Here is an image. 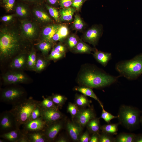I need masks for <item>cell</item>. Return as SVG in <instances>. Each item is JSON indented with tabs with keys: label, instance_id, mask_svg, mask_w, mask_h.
Listing matches in <instances>:
<instances>
[{
	"label": "cell",
	"instance_id": "1",
	"mask_svg": "<svg viewBox=\"0 0 142 142\" xmlns=\"http://www.w3.org/2000/svg\"><path fill=\"white\" fill-rule=\"evenodd\" d=\"M120 77L111 75L94 65L88 64L81 69L77 80L82 86L99 88L114 84Z\"/></svg>",
	"mask_w": 142,
	"mask_h": 142
},
{
	"label": "cell",
	"instance_id": "2",
	"mask_svg": "<svg viewBox=\"0 0 142 142\" xmlns=\"http://www.w3.org/2000/svg\"><path fill=\"white\" fill-rule=\"evenodd\" d=\"M22 45L20 36L15 29L7 27L1 31L0 55L1 59L12 57L20 50Z\"/></svg>",
	"mask_w": 142,
	"mask_h": 142
},
{
	"label": "cell",
	"instance_id": "3",
	"mask_svg": "<svg viewBox=\"0 0 142 142\" xmlns=\"http://www.w3.org/2000/svg\"><path fill=\"white\" fill-rule=\"evenodd\" d=\"M115 69L120 76L130 80L137 79L142 74V53L130 60L119 61Z\"/></svg>",
	"mask_w": 142,
	"mask_h": 142
},
{
	"label": "cell",
	"instance_id": "4",
	"mask_svg": "<svg viewBox=\"0 0 142 142\" xmlns=\"http://www.w3.org/2000/svg\"><path fill=\"white\" fill-rule=\"evenodd\" d=\"M40 102L30 97L12 106L9 111L14 115L19 128L21 125L29 121L33 111Z\"/></svg>",
	"mask_w": 142,
	"mask_h": 142
},
{
	"label": "cell",
	"instance_id": "5",
	"mask_svg": "<svg viewBox=\"0 0 142 142\" xmlns=\"http://www.w3.org/2000/svg\"><path fill=\"white\" fill-rule=\"evenodd\" d=\"M141 113L136 108L122 105L119 109L117 118L119 124L128 129L132 130L139 124Z\"/></svg>",
	"mask_w": 142,
	"mask_h": 142
},
{
	"label": "cell",
	"instance_id": "6",
	"mask_svg": "<svg viewBox=\"0 0 142 142\" xmlns=\"http://www.w3.org/2000/svg\"><path fill=\"white\" fill-rule=\"evenodd\" d=\"M27 98L25 91L17 87H12L3 90L0 96V101L12 106L22 102Z\"/></svg>",
	"mask_w": 142,
	"mask_h": 142
},
{
	"label": "cell",
	"instance_id": "7",
	"mask_svg": "<svg viewBox=\"0 0 142 142\" xmlns=\"http://www.w3.org/2000/svg\"><path fill=\"white\" fill-rule=\"evenodd\" d=\"M20 128L17 125L15 118L9 111L3 112L0 115V134L15 129Z\"/></svg>",
	"mask_w": 142,
	"mask_h": 142
},
{
	"label": "cell",
	"instance_id": "8",
	"mask_svg": "<svg viewBox=\"0 0 142 142\" xmlns=\"http://www.w3.org/2000/svg\"><path fill=\"white\" fill-rule=\"evenodd\" d=\"M102 27L100 25L93 26L84 34L82 37L83 40L95 47L102 35Z\"/></svg>",
	"mask_w": 142,
	"mask_h": 142
},
{
	"label": "cell",
	"instance_id": "9",
	"mask_svg": "<svg viewBox=\"0 0 142 142\" xmlns=\"http://www.w3.org/2000/svg\"><path fill=\"white\" fill-rule=\"evenodd\" d=\"M58 108L46 109L41 108L42 117L46 122L47 126L62 118L63 114Z\"/></svg>",
	"mask_w": 142,
	"mask_h": 142
},
{
	"label": "cell",
	"instance_id": "10",
	"mask_svg": "<svg viewBox=\"0 0 142 142\" xmlns=\"http://www.w3.org/2000/svg\"><path fill=\"white\" fill-rule=\"evenodd\" d=\"M95 117L96 114L93 109L91 108L83 109L80 110L75 117V122L83 127Z\"/></svg>",
	"mask_w": 142,
	"mask_h": 142
},
{
	"label": "cell",
	"instance_id": "11",
	"mask_svg": "<svg viewBox=\"0 0 142 142\" xmlns=\"http://www.w3.org/2000/svg\"><path fill=\"white\" fill-rule=\"evenodd\" d=\"M47 126L42 117L36 119L29 121L23 125L22 130L24 132L44 130Z\"/></svg>",
	"mask_w": 142,
	"mask_h": 142
},
{
	"label": "cell",
	"instance_id": "12",
	"mask_svg": "<svg viewBox=\"0 0 142 142\" xmlns=\"http://www.w3.org/2000/svg\"><path fill=\"white\" fill-rule=\"evenodd\" d=\"M22 34L26 38L33 39L37 35L38 29L35 23L28 20H23L21 22Z\"/></svg>",
	"mask_w": 142,
	"mask_h": 142
},
{
	"label": "cell",
	"instance_id": "13",
	"mask_svg": "<svg viewBox=\"0 0 142 142\" xmlns=\"http://www.w3.org/2000/svg\"><path fill=\"white\" fill-rule=\"evenodd\" d=\"M60 120L47 126L44 130L48 142L54 141L62 128L63 123Z\"/></svg>",
	"mask_w": 142,
	"mask_h": 142
},
{
	"label": "cell",
	"instance_id": "14",
	"mask_svg": "<svg viewBox=\"0 0 142 142\" xmlns=\"http://www.w3.org/2000/svg\"><path fill=\"white\" fill-rule=\"evenodd\" d=\"M67 128L70 137L74 141L79 140L82 131V127L75 122L68 121Z\"/></svg>",
	"mask_w": 142,
	"mask_h": 142
},
{
	"label": "cell",
	"instance_id": "15",
	"mask_svg": "<svg viewBox=\"0 0 142 142\" xmlns=\"http://www.w3.org/2000/svg\"><path fill=\"white\" fill-rule=\"evenodd\" d=\"M3 79L5 83L9 84L23 83L27 80L23 74L17 72L8 73L3 77Z\"/></svg>",
	"mask_w": 142,
	"mask_h": 142
},
{
	"label": "cell",
	"instance_id": "16",
	"mask_svg": "<svg viewBox=\"0 0 142 142\" xmlns=\"http://www.w3.org/2000/svg\"><path fill=\"white\" fill-rule=\"evenodd\" d=\"M93 55L96 60L104 67L106 66L112 58L111 53L99 51L96 49L94 51Z\"/></svg>",
	"mask_w": 142,
	"mask_h": 142
},
{
	"label": "cell",
	"instance_id": "17",
	"mask_svg": "<svg viewBox=\"0 0 142 142\" xmlns=\"http://www.w3.org/2000/svg\"><path fill=\"white\" fill-rule=\"evenodd\" d=\"M61 25L54 24L48 25L43 29L42 35L43 40L50 41Z\"/></svg>",
	"mask_w": 142,
	"mask_h": 142
},
{
	"label": "cell",
	"instance_id": "18",
	"mask_svg": "<svg viewBox=\"0 0 142 142\" xmlns=\"http://www.w3.org/2000/svg\"><path fill=\"white\" fill-rule=\"evenodd\" d=\"M23 134L22 130L18 128L0 134V137L10 142H18Z\"/></svg>",
	"mask_w": 142,
	"mask_h": 142
},
{
	"label": "cell",
	"instance_id": "19",
	"mask_svg": "<svg viewBox=\"0 0 142 142\" xmlns=\"http://www.w3.org/2000/svg\"><path fill=\"white\" fill-rule=\"evenodd\" d=\"M24 132L27 136L29 142H48L44 130Z\"/></svg>",
	"mask_w": 142,
	"mask_h": 142
},
{
	"label": "cell",
	"instance_id": "20",
	"mask_svg": "<svg viewBox=\"0 0 142 142\" xmlns=\"http://www.w3.org/2000/svg\"><path fill=\"white\" fill-rule=\"evenodd\" d=\"M69 33L68 27L65 25H61L52 38L51 41L53 42L57 41H63L68 36Z\"/></svg>",
	"mask_w": 142,
	"mask_h": 142
},
{
	"label": "cell",
	"instance_id": "21",
	"mask_svg": "<svg viewBox=\"0 0 142 142\" xmlns=\"http://www.w3.org/2000/svg\"><path fill=\"white\" fill-rule=\"evenodd\" d=\"M96 49L93 48L80 39L75 48L72 52L75 53L90 54Z\"/></svg>",
	"mask_w": 142,
	"mask_h": 142
},
{
	"label": "cell",
	"instance_id": "22",
	"mask_svg": "<svg viewBox=\"0 0 142 142\" xmlns=\"http://www.w3.org/2000/svg\"><path fill=\"white\" fill-rule=\"evenodd\" d=\"M76 10L71 7L62 8L59 11L60 20L61 22H68L72 20L73 16Z\"/></svg>",
	"mask_w": 142,
	"mask_h": 142
},
{
	"label": "cell",
	"instance_id": "23",
	"mask_svg": "<svg viewBox=\"0 0 142 142\" xmlns=\"http://www.w3.org/2000/svg\"><path fill=\"white\" fill-rule=\"evenodd\" d=\"M74 90L79 92L83 94L86 96L91 97L97 101L101 105L102 103L99 100L97 95L95 94L92 88L89 87L82 86L77 87L74 88Z\"/></svg>",
	"mask_w": 142,
	"mask_h": 142
},
{
	"label": "cell",
	"instance_id": "24",
	"mask_svg": "<svg viewBox=\"0 0 142 142\" xmlns=\"http://www.w3.org/2000/svg\"><path fill=\"white\" fill-rule=\"evenodd\" d=\"M33 12L36 17L41 22L47 23L52 21L49 16L41 8H36L34 9Z\"/></svg>",
	"mask_w": 142,
	"mask_h": 142
},
{
	"label": "cell",
	"instance_id": "25",
	"mask_svg": "<svg viewBox=\"0 0 142 142\" xmlns=\"http://www.w3.org/2000/svg\"><path fill=\"white\" fill-rule=\"evenodd\" d=\"M80 39L76 34H72L68 35L65 39L64 44L67 49L72 52L74 49Z\"/></svg>",
	"mask_w": 142,
	"mask_h": 142
},
{
	"label": "cell",
	"instance_id": "26",
	"mask_svg": "<svg viewBox=\"0 0 142 142\" xmlns=\"http://www.w3.org/2000/svg\"><path fill=\"white\" fill-rule=\"evenodd\" d=\"M118 123L104 125L101 126L102 133L111 135H116L118 131Z\"/></svg>",
	"mask_w": 142,
	"mask_h": 142
},
{
	"label": "cell",
	"instance_id": "27",
	"mask_svg": "<svg viewBox=\"0 0 142 142\" xmlns=\"http://www.w3.org/2000/svg\"><path fill=\"white\" fill-rule=\"evenodd\" d=\"M135 135L133 133H120L115 138V142H134Z\"/></svg>",
	"mask_w": 142,
	"mask_h": 142
},
{
	"label": "cell",
	"instance_id": "28",
	"mask_svg": "<svg viewBox=\"0 0 142 142\" xmlns=\"http://www.w3.org/2000/svg\"><path fill=\"white\" fill-rule=\"evenodd\" d=\"M86 126L88 130L91 133H99L100 129L99 118L96 117L91 120Z\"/></svg>",
	"mask_w": 142,
	"mask_h": 142
},
{
	"label": "cell",
	"instance_id": "29",
	"mask_svg": "<svg viewBox=\"0 0 142 142\" xmlns=\"http://www.w3.org/2000/svg\"><path fill=\"white\" fill-rule=\"evenodd\" d=\"M15 10L16 14L21 17H26L29 14V10L27 6L22 3H18L16 5Z\"/></svg>",
	"mask_w": 142,
	"mask_h": 142
},
{
	"label": "cell",
	"instance_id": "30",
	"mask_svg": "<svg viewBox=\"0 0 142 142\" xmlns=\"http://www.w3.org/2000/svg\"><path fill=\"white\" fill-rule=\"evenodd\" d=\"M75 104L78 106L84 107L89 106L91 101L83 94H77L75 98Z\"/></svg>",
	"mask_w": 142,
	"mask_h": 142
},
{
	"label": "cell",
	"instance_id": "31",
	"mask_svg": "<svg viewBox=\"0 0 142 142\" xmlns=\"http://www.w3.org/2000/svg\"><path fill=\"white\" fill-rule=\"evenodd\" d=\"M53 44L51 41L43 40L38 44V47L43 54L47 55L53 47Z\"/></svg>",
	"mask_w": 142,
	"mask_h": 142
},
{
	"label": "cell",
	"instance_id": "32",
	"mask_svg": "<svg viewBox=\"0 0 142 142\" xmlns=\"http://www.w3.org/2000/svg\"><path fill=\"white\" fill-rule=\"evenodd\" d=\"M50 97L54 103L58 108L61 107L67 99L65 97L59 94H54Z\"/></svg>",
	"mask_w": 142,
	"mask_h": 142
},
{
	"label": "cell",
	"instance_id": "33",
	"mask_svg": "<svg viewBox=\"0 0 142 142\" xmlns=\"http://www.w3.org/2000/svg\"><path fill=\"white\" fill-rule=\"evenodd\" d=\"M25 60V56L23 55H20L13 60L11 64V66L15 68H20L24 65Z\"/></svg>",
	"mask_w": 142,
	"mask_h": 142
},
{
	"label": "cell",
	"instance_id": "34",
	"mask_svg": "<svg viewBox=\"0 0 142 142\" xmlns=\"http://www.w3.org/2000/svg\"><path fill=\"white\" fill-rule=\"evenodd\" d=\"M39 105L41 108H58L53 101L50 97L44 98L42 101H40Z\"/></svg>",
	"mask_w": 142,
	"mask_h": 142
},
{
	"label": "cell",
	"instance_id": "35",
	"mask_svg": "<svg viewBox=\"0 0 142 142\" xmlns=\"http://www.w3.org/2000/svg\"><path fill=\"white\" fill-rule=\"evenodd\" d=\"M73 25V28L77 31H81L84 28V24L79 15H75Z\"/></svg>",
	"mask_w": 142,
	"mask_h": 142
},
{
	"label": "cell",
	"instance_id": "36",
	"mask_svg": "<svg viewBox=\"0 0 142 142\" xmlns=\"http://www.w3.org/2000/svg\"><path fill=\"white\" fill-rule=\"evenodd\" d=\"M45 6L48 10L50 15L56 22H59L60 21V14L59 12L55 8L47 4H45Z\"/></svg>",
	"mask_w": 142,
	"mask_h": 142
},
{
	"label": "cell",
	"instance_id": "37",
	"mask_svg": "<svg viewBox=\"0 0 142 142\" xmlns=\"http://www.w3.org/2000/svg\"><path fill=\"white\" fill-rule=\"evenodd\" d=\"M67 111L71 114L73 120L78 113L80 110L75 103H69L67 107Z\"/></svg>",
	"mask_w": 142,
	"mask_h": 142
},
{
	"label": "cell",
	"instance_id": "38",
	"mask_svg": "<svg viewBox=\"0 0 142 142\" xmlns=\"http://www.w3.org/2000/svg\"><path fill=\"white\" fill-rule=\"evenodd\" d=\"M100 105L102 109V112L100 118L103 119L106 122L109 123L112 119L117 118V116L113 115L105 110L103 104Z\"/></svg>",
	"mask_w": 142,
	"mask_h": 142
},
{
	"label": "cell",
	"instance_id": "39",
	"mask_svg": "<svg viewBox=\"0 0 142 142\" xmlns=\"http://www.w3.org/2000/svg\"><path fill=\"white\" fill-rule=\"evenodd\" d=\"M66 54L57 51L52 48L48 59L49 60H57L64 57Z\"/></svg>",
	"mask_w": 142,
	"mask_h": 142
},
{
	"label": "cell",
	"instance_id": "40",
	"mask_svg": "<svg viewBox=\"0 0 142 142\" xmlns=\"http://www.w3.org/2000/svg\"><path fill=\"white\" fill-rule=\"evenodd\" d=\"M41 116V108L39 104L35 108L33 111L29 121L36 119Z\"/></svg>",
	"mask_w": 142,
	"mask_h": 142
},
{
	"label": "cell",
	"instance_id": "41",
	"mask_svg": "<svg viewBox=\"0 0 142 142\" xmlns=\"http://www.w3.org/2000/svg\"><path fill=\"white\" fill-rule=\"evenodd\" d=\"M102 133L100 135L99 142H115V138L113 135Z\"/></svg>",
	"mask_w": 142,
	"mask_h": 142
},
{
	"label": "cell",
	"instance_id": "42",
	"mask_svg": "<svg viewBox=\"0 0 142 142\" xmlns=\"http://www.w3.org/2000/svg\"><path fill=\"white\" fill-rule=\"evenodd\" d=\"M47 62L41 59L38 58L36 61L35 66L36 69L39 71L43 69L46 66Z\"/></svg>",
	"mask_w": 142,
	"mask_h": 142
},
{
	"label": "cell",
	"instance_id": "43",
	"mask_svg": "<svg viewBox=\"0 0 142 142\" xmlns=\"http://www.w3.org/2000/svg\"><path fill=\"white\" fill-rule=\"evenodd\" d=\"M86 0H72L71 7L74 8L76 11H79L81 9L84 2Z\"/></svg>",
	"mask_w": 142,
	"mask_h": 142
},
{
	"label": "cell",
	"instance_id": "44",
	"mask_svg": "<svg viewBox=\"0 0 142 142\" xmlns=\"http://www.w3.org/2000/svg\"><path fill=\"white\" fill-rule=\"evenodd\" d=\"M58 2L61 8H65L71 7L72 0H58Z\"/></svg>",
	"mask_w": 142,
	"mask_h": 142
},
{
	"label": "cell",
	"instance_id": "45",
	"mask_svg": "<svg viewBox=\"0 0 142 142\" xmlns=\"http://www.w3.org/2000/svg\"><path fill=\"white\" fill-rule=\"evenodd\" d=\"M15 0H8L5 3L4 7L8 11L12 10L14 6Z\"/></svg>",
	"mask_w": 142,
	"mask_h": 142
},
{
	"label": "cell",
	"instance_id": "46",
	"mask_svg": "<svg viewBox=\"0 0 142 142\" xmlns=\"http://www.w3.org/2000/svg\"><path fill=\"white\" fill-rule=\"evenodd\" d=\"M90 138L89 134L87 131L80 136L79 141L80 142H88L89 141Z\"/></svg>",
	"mask_w": 142,
	"mask_h": 142
},
{
	"label": "cell",
	"instance_id": "47",
	"mask_svg": "<svg viewBox=\"0 0 142 142\" xmlns=\"http://www.w3.org/2000/svg\"><path fill=\"white\" fill-rule=\"evenodd\" d=\"M100 135L99 133H93L89 142H99Z\"/></svg>",
	"mask_w": 142,
	"mask_h": 142
},
{
	"label": "cell",
	"instance_id": "48",
	"mask_svg": "<svg viewBox=\"0 0 142 142\" xmlns=\"http://www.w3.org/2000/svg\"><path fill=\"white\" fill-rule=\"evenodd\" d=\"M18 142H29L27 136L24 132Z\"/></svg>",
	"mask_w": 142,
	"mask_h": 142
},
{
	"label": "cell",
	"instance_id": "49",
	"mask_svg": "<svg viewBox=\"0 0 142 142\" xmlns=\"http://www.w3.org/2000/svg\"><path fill=\"white\" fill-rule=\"evenodd\" d=\"M13 16L12 15L4 16L2 17L1 20L4 22L8 21L12 19Z\"/></svg>",
	"mask_w": 142,
	"mask_h": 142
},
{
	"label": "cell",
	"instance_id": "50",
	"mask_svg": "<svg viewBox=\"0 0 142 142\" xmlns=\"http://www.w3.org/2000/svg\"><path fill=\"white\" fill-rule=\"evenodd\" d=\"M27 63L29 66L31 68H33L35 67L33 62L31 58L30 54L28 56L27 59Z\"/></svg>",
	"mask_w": 142,
	"mask_h": 142
},
{
	"label": "cell",
	"instance_id": "51",
	"mask_svg": "<svg viewBox=\"0 0 142 142\" xmlns=\"http://www.w3.org/2000/svg\"><path fill=\"white\" fill-rule=\"evenodd\" d=\"M134 142H142V134H135Z\"/></svg>",
	"mask_w": 142,
	"mask_h": 142
},
{
	"label": "cell",
	"instance_id": "52",
	"mask_svg": "<svg viewBox=\"0 0 142 142\" xmlns=\"http://www.w3.org/2000/svg\"><path fill=\"white\" fill-rule=\"evenodd\" d=\"M31 55V58L32 60L33 63L35 66L36 61V54L34 52H32L31 54H30Z\"/></svg>",
	"mask_w": 142,
	"mask_h": 142
},
{
	"label": "cell",
	"instance_id": "53",
	"mask_svg": "<svg viewBox=\"0 0 142 142\" xmlns=\"http://www.w3.org/2000/svg\"><path fill=\"white\" fill-rule=\"evenodd\" d=\"M56 142H67V139L64 137H60L55 140Z\"/></svg>",
	"mask_w": 142,
	"mask_h": 142
},
{
	"label": "cell",
	"instance_id": "54",
	"mask_svg": "<svg viewBox=\"0 0 142 142\" xmlns=\"http://www.w3.org/2000/svg\"><path fill=\"white\" fill-rule=\"evenodd\" d=\"M46 1L48 3L51 5H54L58 2V0H46Z\"/></svg>",
	"mask_w": 142,
	"mask_h": 142
},
{
	"label": "cell",
	"instance_id": "55",
	"mask_svg": "<svg viewBox=\"0 0 142 142\" xmlns=\"http://www.w3.org/2000/svg\"><path fill=\"white\" fill-rule=\"evenodd\" d=\"M25 2H39L42 0H21Z\"/></svg>",
	"mask_w": 142,
	"mask_h": 142
},
{
	"label": "cell",
	"instance_id": "56",
	"mask_svg": "<svg viewBox=\"0 0 142 142\" xmlns=\"http://www.w3.org/2000/svg\"><path fill=\"white\" fill-rule=\"evenodd\" d=\"M141 113V115H140V123L142 125V111Z\"/></svg>",
	"mask_w": 142,
	"mask_h": 142
},
{
	"label": "cell",
	"instance_id": "57",
	"mask_svg": "<svg viewBox=\"0 0 142 142\" xmlns=\"http://www.w3.org/2000/svg\"><path fill=\"white\" fill-rule=\"evenodd\" d=\"M6 141H7V140L4 139H0V142H6Z\"/></svg>",
	"mask_w": 142,
	"mask_h": 142
},
{
	"label": "cell",
	"instance_id": "58",
	"mask_svg": "<svg viewBox=\"0 0 142 142\" xmlns=\"http://www.w3.org/2000/svg\"><path fill=\"white\" fill-rule=\"evenodd\" d=\"M8 0H2L3 3H5Z\"/></svg>",
	"mask_w": 142,
	"mask_h": 142
},
{
	"label": "cell",
	"instance_id": "59",
	"mask_svg": "<svg viewBox=\"0 0 142 142\" xmlns=\"http://www.w3.org/2000/svg\"><path fill=\"white\" fill-rule=\"evenodd\" d=\"M86 1L87 0H86Z\"/></svg>",
	"mask_w": 142,
	"mask_h": 142
}]
</instances>
